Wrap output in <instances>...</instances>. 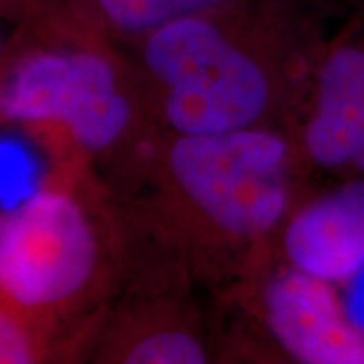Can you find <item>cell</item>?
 <instances>
[{"instance_id":"obj_1","label":"cell","mask_w":364,"mask_h":364,"mask_svg":"<svg viewBox=\"0 0 364 364\" xmlns=\"http://www.w3.org/2000/svg\"><path fill=\"white\" fill-rule=\"evenodd\" d=\"M65 162L0 210V289L51 338L91 298L104 257L97 221Z\"/></svg>"},{"instance_id":"obj_2","label":"cell","mask_w":364,"mask_h":364,"mask_svg":"<svg viewBox=\"0 0 364 364\" xmlns=\"http://www.w3.org/2000/svg\"><path fill=\"white\" fill-rule=\"evenodd\" d=\"M130 93L116 61L85 33L41 35L0 67V122L49 132L83 156H105L128 136Z\"/></svg>"},{"instance_id":"obj_3","label":"cell","mask_w":364,"mask_h":364,"mask_svg":"<svg viewBox=\"0 0 364 364\" xmlns=\"http://www.w3.org/2000/svg\"><path fill=\"white\" fill-rule=\"evenodd\" d=\"M142 61L176 136L253 128L272 104L265 67L217 16H184L148 33Z\"/></svg>"},{"instance_id":"obj_4","label":"cell","mask_w":364,"mask_h":364,"mask_svg":"<svg viewBox=\"0 0 364 364\" xmlns=\"http://www.w3.org/2000/svg\"><path fill=\"white\" fill-rule=\"evenodd\" d=\"M166 168L174 188L221 233L253 239L273 231L289 207V146L259 126L176 136Z\"/></svg>"},{"instance_id":"obj_5","label":"cell","mask_w":364,"mask_h":364,"mask_svg":"<svg viewBox=\"0 0 364 364\" xmlns=\"http://www.w3.org/2000/svg\"><path fill=\"white\" fill-rule=\"evenodd\" d=\"M273 338L306 364H364V334L352 324L334 284L289 267L263 294Z\"/></svg>"},{"instance_id":"obj_6","label":"cell","mask_w":364,"mask_h":364,"mask_svg":"<svg viewBox=\"0 0 364 364\" xmlns=\"http://www.w3.org/2000/svg\"><path fill=\"white\" fill-rule=\"evenodd\" d=\"M304 150L318 168L364 176V41L334 47L318 67Z\"/></svg>"},{"instance_id":"obj_7","label":"cell","mask_w":364,"mask_h":364,"mask_svg":"<svg viewBox=\"0 0 364 364\" xmlns=\"http://www.w3.org/2000/svg\"><path fill=\"white\" fill-rule=\"evenodd\" d=\"M284 253L291 267L338 286L364 269V176H354L287 221Z\"/></svg>"},{"instance_id":"obj_8","label":"cell","mask_w":364,"mask_h":364,"mask_svg":"<svg viewBox=\"0 0 364 364\" xmlns=\"http://www.w3.org/2000/svg\"><path fill=\"white\" fill-rule=\"evenodd\" d=\"M237 0H63L69 18L85 33L146 37L184 16H217Z\"/></svg>"},{"instance_id":"obj_9","label":"cell","mask_w":364,"mask_h":364,"mask_svg":"<svg viewBox=\"0 0 364 364\" xmlns=\"http://www.w3.org/2000/svg\"><path fill=\"white\" fill-rule=\"evenodd\" d=\"M112 360L128 364H203L207 350L191 332L162 328L126 342L112 352Z\"/></svg>"},{"instance_id":"obj_10","label":"cell","mask_w":364,"mask_h":364,"mask_svg":"<svg viewBox=\"0 0 364 364\" xmlns=\"http://www.w3.org/2000/svg\"><path fill=\"white\" fill-rule=\"evenodd\" d=\"M55 340L21 312L0 289V364H35L53 358Z\"/></svg>"},{"instance_id":"obj_11","label":"cell","mask_w":364,"mask_h":364,"mask_svg":"<svg viewBox=\"0 0 364 364\" xmlns=\"http://www.w3.org/2000/svg\"><path fill=\"white\" fill-rule=\"evenodd\" d=\"M61 14V0H0V18H13L23 26L45 25Z\"/></svg>"},{"instance_id":"obj_12","label":"cell","mask_w":364,"mask_h":364,"mask_svg":"<svg viewBox=\"0 0 364 364\" xmlns=\"http://www.w3.org/2000/svg\"><path fill=\"white\" fill-rule=\"evenodd\" d=\"M338 286L346 287V296L342 298V306L350 322L364 334V269L354 273L350 279L342 282Z\"/></svg>"}]
</instances>
